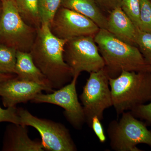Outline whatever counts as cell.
<instances>
[{"label":"cell","instance_id":"1","mask_svg":"<svg viewBox=\"0 0 151 151\" xmlns=\"http://www.w3.org/2000/svg\"><path fill=\"white\" fill-rule=\"evenodd\" d=\"M67 40L55 36L48 25L42 24L37 29L35 40L29 52L35 65L53 89L63 87L73 78L72 71L63 57Z\"/></svg>","mask_w":151,"mask_h":151},{"label":"cell","instance_id":"2","mask_svg":"<svg viewBox=\"0 0 151 151\" xmlns=\"http://www.w3.org/2000/svg\"><path fill=\"white\" fill-rule=\"evenodd\" d=\"M94 40L110 78H116L123 71L151 72V65L137 46L122 41L103 29Z\"/></svg>","mask_w":151,"mask_h":151},{"label":"cell","instance_id":"3","mask_svg":"<svg viewBox=\"0 0 151 151\" xmlns=\"http://www.w3.org/2000/svg\"><path fill=\"white\" fill-rule=\"evenodd\" d=\"M109 81L113 106L118 116L151 100L150 72L123 71Z\"/></svg>","mask_w":151,"mask_h":151},{"label":"cell","instance_id":"4","mask_svg":"<svg viewBox=\"0 0 151 151\" xmlns=\"http://www.w3.org/2000/svg\"><path fill=\"white\" fill-rule=\"evenodd\" d=\"M0 42L17 51L30 52L37 29L28 24L19 13L14 0H1Z\"/></svg>","mask_w":151,"mask_h":151},{"label":"cell","instance_id":"5","mask_svg":"<svg viewBox=\"0 0 151 151\" xmlns=\"http://www.w3.org/2000/svg\"><path fill=\"white\" fill-rule=\"evenodd\" d=\"M111 148L116 151H142L139 144L151 147V130L131 111L124 112L119 120L110 122L107 129Z\"/></svg>","mask_w":151,"mask_h":151},{"label":"cell","instance_id":"6","mask_svg":"<svg viewBox=\"0 0 151 151\" xmlns=\"http://www.w3.org/2000/svg\"><path fill=\"white\" fill-rule=\"evenodd\" d=\"M89 73L79 98L86 122L90 127L93 117H97L102 121L104 111L113 106V104L109 85L110 77L105 67Z\"/></svg>","mask_w":151,"mask_h":151},{"label":"cell","instance_id":"7","mask_svg":"<svg viewBox=\"0 0 151 151\" xmlns=\"http://www.w3.org/2000/svg\"><path fill=\"white\" fill-rule=\"evenodd\" d=\"M63 57L73 77L79 76L83 71L96 72L105 66L94 37L91 36L68 40L64 47Z\"/></svg>","mask_w":151,"mask_h":151},{"label":"cell","instance_id":"8","mask_svg":"<svg viewBox=\"0 0 151 151\" xmlns=\"http://www.w3.org/2000/svg\"><path fill=\"white\" fill-rule=\"evenodd\" d=\"M21 125L30 126L39 132L45 150L50 151H75L76 146L70 132L63 124L34 116L27 110L17 109Z\"/></svg>","mask_w":151,"mask_h":151},{"label":"cell","instance_id":"9","mask_svg":"<svg viewBox=\"0 0 151 151\" xmlns=\"http://www.w3.org/2000/svg\"><path fill=\"white\" fill-rule=\"evenodd\" d=\"M78 76H74L70 83L51 93H40L31 102L47 103L60 106L64 109L66 120L76 129H81L86 119L83 106L79 103L76 90Z\"/></svg>","mask_w":151,"mask_h":151},{"label":"cell","instance_id":"10","mask_svg":"<svg viewBox=\"0 0 151 151\" xmlns=\"http://www.w3.org/2000/svg\"><path fill=\"white\" fill-rule=\"evenodd\" d=\"M60 39L68 40L81 36H95L100 28L94 22L76 12L60 6L50 26Z\"/></svg>","mask_w":151,"mask_h":151},{"label":"cell","instance_id":"11","mask_svg":"<svg viewBox=\"0 0 151 151\" xmlns=\"http://www.w3.org/2000/svg\"><path fill=\"white\" fill-rule=\"evenodd\" d=\"M43 91L50 93L46 86L21 79L17 76L0 82V97L3 105L6 108L32 101Z\"/></svg>","mask_w":151,"mask_h":151},{"label":"cell","instance_id":"12","mask_svg":"<svg viewBox=\"0 0 151 151\" xmlns=\"http://www.w3.org/2000/svg\"><path fill=\"white\" fill-rule=\"evenodd\" d=\"M27 126L13 124L6 127L3 139V151H43L42 142L31 139Z\"/></svg>","mask_w":151,"mask_h":151},{"label":"cell","instance_id":"13","mask_svg":"<svg viewBox=\"0 0 151 151\" xmlns=\"http://www.w3.org/2000/svg\"><path fill=\"white\" fill-rule=\"evenodd\" d=\"M136 29L120 7L114 9L109 14L106 30L122 41L137 46L135 44Z\"/></svg>","mask_w":151,"mask_h":151},{"label":"cell","instance_id":"14","mask_svg":"<svg viewBox=\"0 0 151 151\" xmlns=\"http://www.w3.org/2000/svg\"><path fill=\"white\" fill-rule=\"evenodd\" d=\"M15 74L18 78L46 86L50 93L54 91L47 78L35 65L29 52L17 51Z\"/></svg>","mask_w":151,"mask_h":151},{"label":"cell","instance_id":"15","mask_svg":"<svg viewBox=\"0 0 151 151\" xmlns=\"http://www.w3.org/2000/svg\"><path fill=\"white\" fill-rule=\"evenodd\" d=\"M61 6L90 19L100 29H107V17L105 16L95 0H62Z\"/></svg>","mask_w":151,"mask_h":151},{"label":"cell","instance_id":"16","mask_svg":"<svg viewBox=\"0 0 151 151\" xmlns=\"http://www.w3.org/2000/svg\"><path fill=\"white\" fill-rule=\"evenodd\" d=\"M20 15L28 24L37 29L41 26L39 0H14Z\"/></svg>","mask_w":151,"mask_h":151},{"label":"cell","instance_id":"17","mask_svg":"<svg viewBox=\"0 0 151 151\" xmlns=\"http://www.w3.org/2000/svg\"><path fill=\"white\" fill-rule=\"evenodd\" d=\"M17 50L0 42V73L15 74Z\"/></svg>","mask_w":151,"mask_h":151},{"label":"cell","instance_id":"18","mask_svg":"<svg viewBox=\"0 0 151 151\" xmlns=\"http://www.w3.org/2000/svg\"><path fill=\"white\" fill-rule=\"evenodd\" d=\"M61 1L62 0H39L38 10L41 25L50 26L61 6Z\"/></svg>","mask_w":151,"mask_h":151},{"label":"cell","instance_id":"19","mask_svg":"<svg viewBox=\"0 0 151 151\" xmlns=\"http://www.w3.org/2000/svg\"><path fill=\"white\" fill-rule=\"evenodd\" d=\"M135 44L146 61L151 65V32L137 28Z\"/></svg>","mask_w":151,"mask_h":151},{"label":"cell","instance_id":"20","mask_svg":"<svg viewBox=\"0 0 151 151\" xmlns=\"http://www.w3.org/2000/svg\"><path fill=\"white\" fill-rule=\"evenodd\" d=\"M120 7L135 27L139 28L140 12V0H122Z\"/></svg>","mask_w":151,"mask_h":151},{"label":"cell","instance_id":"21","mask_svg":"<svg viewBox=\"0 0 151 151\" xmlns=\"http://www.w3.org/2000/svg\"><path fill=\"white\" fill-rule=\"evenodd\" d=\"M140 25L139 28L151 32V1L140 0Z\"/></svg>","mask_w":151,"mask_h":151},{"label":"cell","instance_id":"22","mask_svg":"<svg viewBox=\"0 0 151 151\" xmlns=\"http://www.w3.org/2000/svg\"><path fill=\"white\" fill-rule=\"evenodd\" d=\"M130 111L136 118L144 120L147 125L151 126V100L148 104L139 105Z\"/></svg>","mask_w":151,"mask_h":151},{"label":"cell","instance_id":"23","mask_svg":"<svg viewBox=\"0 0 151 151\" xmlns=\"http://www.w3.org/2000/svg\"><path fill=\"white\" fill-rule=\"evenodd\" d=\"M4 122L20 124L16 107H10L4 109L0 106V123Z\"/></svg>","mask_w":151,"mask_h":151},{"label":"cell","instance_id":"24","mask_svg":"<svg viewBox=\"0 0 151 151\" xmlns=\"http://www.w3.org/2000/svg\"><path fill=\"white\" fill-rule=\"evenodd\" d=\"M101 121L97 117H93L90 127L94 131L100 142L104 143L106 140V137Z\"/></svg>","mask_w":151,"mask_h":151},{"label":"cell","instance_id":"25","mask_svg":"<svg viewBox=\"0 0 151 151\" xmlns=\"http://www.w3.org/2000/svg\"><path fill=\"white\" fill-rule=\"evenodd\" d=\"M103 12L108 14L116 8L120 7L122 0H95Z\"/></svg>","mask_w":151,"mask_h":151},{"label":"cell","instance_id":"26","mask_svg":"<svg viewBox=\"0 0 151 151\" xmlns=\"http://www.w3.org/2000/svg\"><path fill=\"white\" fill-rule=\"evenodd\" d=\"M15 76H16L14 75V74H6V73H0V82Z\"/></svg>","mask_w":151,"mask_h":151},{"label":"cell","instance_id":"27","mask_svg":"<svg viewBox=\"0 0 151 151\" xmlns=\"http://www.w3.org/2000/svg\"><path fill=\"white\" fill-rule=\"evenodd\" d=\"M2 12V3L1 0H0V18H1V14Z\"/></svg>","mask_w":151,"mask_h":151},{"label":"cell","instance_id":"28","mask_svg":"<svg viewBox=\"0 0 151 151\" xmlns=\"http://www.w3.org/2000/svg\"></svg>","mask_w":151,"mask_h":151},{"label":"cell","instance_id":"29","mask_svg":"<svg viewBox=\"0 0 151 151\" xmlns=\"http://www.w3.org/2000/svg\"></svg>","mask_w":151,"mask_h":151}]
</instances>
